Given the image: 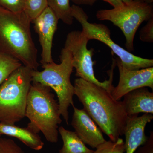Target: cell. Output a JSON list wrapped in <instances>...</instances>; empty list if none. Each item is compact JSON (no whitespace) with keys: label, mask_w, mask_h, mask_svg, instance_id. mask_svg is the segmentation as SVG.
I'll return each instance as SVG.
<instances>
[{"label":"cell","mask_w":153,"mask_h":153,"mask_svg":"<svg viewBox=\"0 0 153 153\" xmlns=\"http://www.w3.org/2000/svg\"><path fill=\"white\" fill-rule=\"evenodd\" d=\"M74 95L83 109L110 140L115 142L123 135L128 116L123 101L115 100L103 88L80 78L74 82Z\"/></svg>","instance_id":"cell-1"},{"label":"cell","mask_w":153,"mask_h":153,"mask_svg":"<svg viewBox=\"0 0 153 153\" xmlns=\"http://www.w3.org/2000/svg\"><path fill=\"white\" fill-rule=\"evenodd\" d=\"M32 23L23 12L14 13L0 7V46L1 50L22 65L38 70V50L30 30Z\"/></svg>","instance_id":"cell-2"},{"label":"cell","mask_w":153,"mask_h":153,"mask_svg":"<svg viewBox=\"0 0 153 153\" xmlns=\"http://www.w3.org/2000/svg\"><path fill=\"white\" fill-rule=\"evenodd\" d=\"M59 104L51 88L38 82H32L28 94L25 117L30 120L27 128L43 133L47 141L58 140V126L62 122Z\"/></svg>","instance_id":"cell-3"},{"label":"cell","mask_w":153,"mask_h":153,"mask_svg":"<svg viewBox=\"0 0 153 153\" xmlns=\"http://www.w3.org/2000/svg\"><path fill=\"white\" fill-rule=\"evenodd\" d=\"M60 63L55 62L42 65L43 70H33L32 82H38L53 89L57 94L61 115L68 124V108L74 105V85L70 80L74 67L71 52L62 49L60 55Z\"/></svg>","instance_id":"cell-4"},{"label":"cell","mask_w":153,"mask_h":153,"mask_svg":"<svg viewBox=\"0 0 153 153\" xmlns=\"http://www.w3.org/2000/svg\"><path fill=\"white\" fill-rule=\"evenodd\" d=\"M33 70L22 65L0 85V123L15 125L25 117Z\"/></svg>","instance_id":"cell-5"},{"label":"cell","mask_w":153,"mask_h":153,"mask_svg":"<svg viewBox=\"0 0 153 153\" xmlns=\"http://www.w3.org/2000/svg\"><path fill=\"white\" fill-rule=\"evenodd\" d=\"M153 15L151 4L133 0L112 9L100 10L96 16L100 21H110L120 29L126 38V47L129 52L134 50V38L140 25Z\"/></svg>","instance_id":"cell-6"},{"label":"cell","mask_w":153,"mask_h":153,"mask_svg":"<svg viewBox=\"0 0 153 153\" xmlns=\"http://www.w3.org/2000/svg\"><path fill=\"white\" fill-rule=\"evenodd\" d=\"M71 9L72 17L80 23L82 27V32L89 41L96 40L106 45L117 55L124 67L130 70L153 67V59L136 56L116 44L111 39L110 31L106 26L88 22V16L81 7L73 4L71 6Z\"/></svg>","instance_id":"cell-7"},{"label":"cell","mask_w":153,"mask_h":153,"mask_svg":"<svg viewBox=\"0 0 153 153\" xmlns=\"http://www.w3.org/2000/svg\"><path fill=\"white\" fill-rule=\"evenodd\" d=\"M89 41L82 31H71L66 36L64 47L71 52L74 68L76 70L75 75L106 89L111 92L113 85L114 70L116 66V61L113 60L111 68L109 71V78L103 82H100L96 77L92 60L94 49H88V42Z\"/></svg>","instance_id":"cell-8"},{"label":"cell","mask_w":153,"mask_h":153,"mask_svg":"<svg viewBox=\"0 0 153 153\" xmlns=\"http://www.w3.org/2000/svg\"><path fill=\"white\" fill-rule=\"evenodd\" d=\"M119 72V81L113 87L111 94L116 100H120L124 96L132 91L143 87L153 89V67L138 70H130L124 67L118 58L116 60Z\"/></svg>","instance_id":"cell-9"},{"label":"cell","mask_w":153,"mask_h":153,"mask_svg":"<svg viewBox=\"0 0 153 153\" xmlns=\"http://www.w3.org/2000/svg\"><path fill=\"white\" fill-rule=\"evenodd\" d=\"M59 20L53 11L47 7L32 22L34 24V29L38 34L41 46L40 63L42 66L54 62L52 57V44Z\"/></svg>","instance_id":"cell-10"},{"label":"cell","mask_w":153,"mask_h":153,"mask_svg":"<svg viewBox=\"0 0 153 153\" xmlns=\"http://www.w3.org/2000/svg\"><path fill=\"white\" fill-rule=\"evenodd\" d=\"M72 106L74 112L71 124L74 132L85 144L96 149L106 140L101 131L84 109Z\"/></svg>","instance_id":"cell-11"},{"label":"cell","mask_w":153,"mask_h":153,"mask_svg":"<svg viewBox=\"0 0 153 153\" xmlns=\"http://www.w3.org/2000/svg\"><path fill=\"white\" fill-rule=\"evenodd\" d=\"M153 119V114H151L128 117L124 132L126 153H135L146 142L148 137L145 134V128Z\"/></svg>","instance_id":"cell-12"},{"label":"cell","mask_w":153,"mask_h":153,"mask_svg":"<svg viewBox=\"0 0 153 153\" xmlns=\"http://www.w3.org/2000/svg\"><path fill=\"white\" fill-rule=\"evenodd\" d=\"M123 102L128 117L138 115L141 113L153 114V93L146 87L130 91L123 96Z\"/></svg>","instance_id":"cell-13"},{"label":"cell","mask_w":153,"mask_h":153,"mask_svg":"<svg viewBox=\"0 0 153 153\" xmlns=\"http://www.w3.org/2000/svg\"><path fill=\"white\" fill-rule=\"evenodd\" d=\"M0 134L16 138L34 150L40 151L44 147V142L38 134L34 132L27 127L21 128L16 125L0 123Z\"/></svg>","instance_id":"cell-14"},{"label":"cell","mask_w":153,"mask_h":153,"mask_svg":"<svg viewBox=\"0 0 153 153\" xmlns=\"http://www.w3.org/2000/svg\"><path fill=\"white\" fill-rule=\"evenodd\" d=\"M58 132L63 143V146L59 153H93L94 151L85 146L75 132L61 126L58 128Z\"/></svg>","instance_id":"cell-15"},{"label":"cell","mask_w":153,"mask_h":153,"mask_svg":"<svg viewBox=\"0 0 153 153\" xmlns=\"http://www.w3.org/2000/svg\"><path fill=\"white\" fill-rule=\"evenodd\" d=\"M71 0H47V5L53 11L59 20L64 24L71 25L74 18L71 15Z\"/></svg>","instance_id":"cell-16"},{"label":"cell","mask_w":153,"mask_h":153,"mask_svg":"<svg viewBox=\"0 0 153 153\" xmlns=\"http://www.w3.org/2000/svg\"><path fill=\"white\" fill-rule=\"evenodd\" d=\"M22 65L16 58L0 51V85L17 68Z\"/></svg>","instance_id":"cell-17"},{"label":"cell","mask_w":153,"mask_h":153,"mask_svg":"<svg viewBox=\"0 0 153 153\" xmlns=\"http://www.w3.org/2000/svg\"><path fill=\"white\" fill-rule=\"evenodd\" d=\"M125 151V142L120 137L115 142L105 140L96 148L93 153H124Z\"/></svg>","instance_id":"cell-18"},{"label":"cell","mask_w":153,"mask_h":153,"mask_svg":"<svg viewBox=\"0 0 153 153\" xmlns=\"http://www.w3.org/2000/svg\"><path fill=\"white\" fill-rule=\"evenodd\" d=\"M47 7V0H26L24 12L32 22Z\"/></svg>","instance_id":"cell-19"},{"label":"cell","mask_w":153,"mask_h":153,"mask_svg":"<svg viewBox=\"0 0 153 153\" xmlns=\"http://www.w3.org/2000/svg\"><path fill=\"white\" fill-rule=\"evenodd\" d=\"M0 153H26L13 140L0 137Z\"/></svg>","instance_id":"cell-20"},{"label":"cell","mask_w":153,"mask_h":153,"mask_svg":"<svg viewBox=\"0 0 153 153\" xmlns=\"http://www.w3.org/2000/svg\"><path fill=\"white\" fill-rule=\"evenodd\" d=\"M26 0H0V7L14 13L24 12Z\"/></svg>","instance_id":"cell-21"},{"label":"cell","mask_w":153,"mask_h":153,"mask_svg":"<svg viewBox=\"0 0 153 153\" xmlns=\"http://www.w3.org/2000/svg\"><path fill=\"white\" fill-rule=\"evenodd\" d=\"M148 21L140 31V38L143 42L151 43L153 42V17Z\"/></svg>","instance_id":"cell-22"},{"label":"cell","mask_w":153,"mask_h":153,"mask_svg":"<svg viewBox=\"0 0 153 153\" xmlns=\"http://www.w3.org/2000/svg\"><path fill=\"white\" fill-rule=\"evenodd\" d=\"M135 153H153V132L151 131L146 143L138 148Z\"/></svg>","instance_id":"cell-23"},{"label":"cell","mask_w":153,"mask_h":153,"mask_svg":"<svg viewBox=\"0 0 153 153\" xmlns=\"http://www.w3.org/2000/svg\"><path fill=\"white\" fill-rule=\"evenodd\" d=\"M74 3V4L79 6L84 5L93 6L97 0H71Z\"/></svg>","instance_id":"cell-24"},{"label":"cell","mask_w":153,"mask_h":153,"mask_svg":"<svg viewBox=\"0 0 153 153\" xmlns=\"http://www.w3.org/2000/svg\"><path fill=\"white\" fill-rule=\"evenodd\" d=\"M111 5L114 8L119 7L123 4L122 0H102Z\"/></svg>","instance_id":"cell-25"},{"label":"cell","mask_w":153,"mask_h":153,"mask_svg":"<svg viewBox=\"0 0 153 153\" xmlns=\"http://www.w3.org/2000/svg\"><path fill=\"white\" fill-rule=\"evenodd\" d=\"M136 1H140L148 3V4H151L153 2V0H136Z\"/></svg>","instance_id":"cell-26"},{"label":"cell","mask_w":153,"mask_h":153,"mask_svg":"<svg viewBox=\"0 0 153 153\" xmlns=\"http://www.w3.org/2000/svg\"><path fill=\"white\" fill-rule=\"evenodd\" d=\"M133 0H122L123 1V3H127Z\"/></svg>","instance_id":"cell-27"},{"label":"cell","mask_w":153,"mask_h":153,"mask_svg":"<svg viewBox=\"0 0 153 153\" xmlns=\"http://www.w3.org/2000/svg\"><path fill=\"white\" fill-rule=\"evenodd\" d=\"M1 134H0V137H1Z\"/></svg>","instance_id":"cell-28"}]
</instances>
